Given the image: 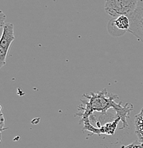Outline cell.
<instances>
[{
	"mask_svg": "<svg viewBox=\"0 0 143 148\" xmlns=\"http://www.w3.org/2000/svg\"><path fill=\"white\" fill-rule=\"evenodd\" d=\"M83 97H85L89 100L88 103H86L85 108H82L85 110V112L82 114L83 120L85 122V127L84 128L90 126V122L88 121V116L93 111H99L103 112L104 114L106 113V111L110 108H114L118 117L120 118L121 121L123 124V127L127 126V118L128 117L130 112L133 110V108H127V106H122L121 103L117 104L115 102V98H118L117 95H113L106 90V89L99 91L96 93L91 92L90 95H83Z\"/></svg>",
	"mask_w": 143,
	"mask_h": 148,
	"instance_id": "cell-1",
	"label": "cell"
},
{
	"mask_svg": "<svg viewBox=\"0 0 143 148\" xmlns=\"http://www.w3.org/2000/svg\"><path fill=\"white\" fill-rule=\"evenodd\" d=\"M140 0H105L104 8L107 14L113 17L120 15L130 16L137 9Z\"/></svg>",
	"mask_w": 143,
	"mask_h": 148,
	"instance_id": "cell-2",
	"label": "cell"
},
{
	"mask_svg": "<svg viewBox=\"0 0 143 148\" xmlns=\"http://www.w3.org/2000/svg\"><path fill=\"white\" fill-rule=\"evenodd\" d=\"M14 28L13 24L7 23L2 29L0 41V67H3L7 63V57L11 44L15 39Z\"/></svg>",
	"mask_w": 143,
	"mask_h": 148,
	"instance_id": "cell-3",
	"label": "cell"
},
{
	"mask_svg": "<svg viewBox=\"0 0 143 148\" xmlns=\"http://www.w3.org/2000/svg\"><path fill=\"white\" fill-rule=\"evenodd\" d=\"M130 27V21L128 16L120 15L113 17L107 23V32L113 36H123L128 32Z\"/></svg>",
	"mask_w": 143,
	"mask_h": 148,
	"instance_id": "cell-4",
	"label": "cell"
},
{
	"mask_svg": "<svg viewBox=\"0 0 143 148\" xmlns=\"http://www.w3.org/2000/svg\"><path fill=\"white\" fill-rule=\"evenodd\" d=\"M130 27L129 32L143 43V5L139 3L137 9L129 16Z\"/></svg>",
	"mask_w": 143,
	"mask_h": 148,
	"instance_id": "cell-5",
	"label": "cell"
},
{
	"mask_svg": "<svg viewBox=\"0 0 143 148\" xmlns=\"http://www.w3.org/2000/svg\"><path fill=\"white\" fill-rule=\"evenodd\" d=\"M135 127L138 140L143 144V106L140 112L135 117Z\"/></svg>",
	"mask_w": 143,
	"mask_h": 148,
	"instance_id": "cell-6",
	"label": "cell"
},
{
	"mask_svg": "<svg viewBox=\"0 0 143 148\" xmlns=\"http://www.w3.org/2000/svg\"><path fill=\"white\" fill-rule=\"evenodd\" d=\"M121 148H143V144L139 140H135L127 145L122 146Z\"/></svg>",
	"mask_w": 143,
	"mask_h": 148,
	"instance_id": "cell-7",
	"label": "cell"
},
{
	"mask_svg": "<svg viewBox=\"0 0 143 148\" xmlns=\"http://www.w3.org/2000/svg\"><path fill=\"white\" fill-rule=\"evenodd\" d=\"M6 15L4 14V12L2 11H0V27L1 29H3L4 26L5 25V19H6Z\"/></svg>",
	"mask_w": 143,
	"mask_h": 148,
	"instance_id": "cell-8",
	"label": "cell"
},
{
	"mask_svg": "<svg viewBox=\"0 0 143 148\" xmlns=\"http://www.w3.org/2000/svg\"><path fill=\"white\" fill-rule=\"evenodd\" d=\"M4 121H5V120H4V115H3L2 112H1V132H2L3 130L4 129Z\"/></svg>",
	"mask_w": 143,
	"mask_h": 148,
	"instance_id": "cell-9",
	"label": "cell"
},
{
	"mask_svg": "<svg viewBox=\"0 0 143 148\" xmlns=\"http://www.w3.org/2000/svg\"><path fill=\"white\" fill-rule=\"evenodd\" d=\"M140 4H142V5H143V0H140Z\"/></svg>",
	"mask_w": 143,
	"mask_h": 148,
	"instance_id": "cell-10",
	"label": "cell"
}]
</instances>
